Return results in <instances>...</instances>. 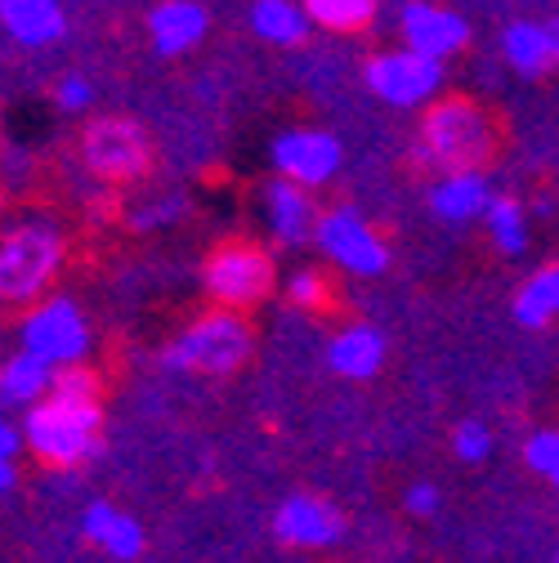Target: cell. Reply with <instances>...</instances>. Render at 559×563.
<instances>
[{
    "mask_svg": "<svg viewBox=\"0 0 559 563\" xmlns=\"http://www.w3.org/2000/svg\"><path fill=\"white\" fill-rule=\"evenodd\" d=\"M251 354V327L238 313H211L193 322L171 349H166V367L175 372H233Z\"/></svg>",
    "mask_w": 559,
    "mask_h": 563,
    "instance_id": "3957f363",
    "label": "cell"
},
{
    "mask_svg": "<svg viewBox=\"0 0 559 563\" xmlns=\"http://www.w3.org/2000/svg\"><path fill=\"white\" fill-rule=\"evenodd\" d=\"M273 532L283 537L287 545H300V550H318V545H331L340 532H344V519L336 506H327L322 497H309V492H296L277 506L273 515Z\"/></svg>",
    "mask_w": 559,
    "mask_h": 563,
    "instance_id": "7c38bea8",
    "label": "cell"
},
{
    "mask_svg": "<svg viewBox=\"0 0 559 563\" xmlns=\"http://www.w3.org/2000/svg\"><path fill=\"white\" fill-rule=\"evenodd\" d=\"M555 563H559V559H555Z\"/></svg>",
    "mask_w": 559,
    "mask_h": 563,
    "instance_id": "d6a6232c",
    "label": "cell"
},
{
    "mask_svg": "<svg viewBox=\"0 0 559 563\" xmlns=\"http://www.w3.org/2000/svg\"><path fill=\"white\" fill-rule=\"evenodd\" d=\"M439 510V492L430 487V483H416L412 492H407V515H416V519H430Z\"/></svg>",
    "mask_w": 559,
    "mask_h": 563,
    "instance_id": "1f68e13d",
    "label": "cell"
},
{
    "mask_svg": "<svg viewBox=\"0 0 559 563\" xmlns=\"http://www.w3.org/2000/svg\"><path fill=\"white\" fill-rule=\"evenodd\" d=\"M99 545L112 554V559H121V563H130V559H139L144 554V528H139L130 515H112V523L103 528V537H99Z\"/></svg>",
    "mask_w": 559,
    "mask_h": 563,
    "instance_id": "cb8c5ba5",
    "label": "cell"
},
{
    "mask_svg": "<svg viewBox=\"0 0 559 563\" xmlns=\"http://www.w3.org/2000/svg\"><path fill=\"white\" fill-rule=\"evenodd\" d=\"M314 238H318V246L327 251V260H336V264L349 268V273L376 277V273H385V264H390L385 242L372 233V224L359 216V210H349V206L327 210V216L314 224Z\"/></svg>",
    "mask_w": 559,
    "mask_h": 563,
    "instance_id": "8992f818",
    "label": "cell"
},
{
    "mask_svg": "<svg viewBox=\"0 0 559 563\" xmlns=\"http://www.w3.org/2000/svg\"><path fill=\"white\" fill-rule=\"evenodd\" d=\"M502 45H506V58L515 63V73H524V77L550 73V67L559 63V19H550V23H511Z\"/></svg>",
    "mask_w": 559,
    "mask_h": 563,
    "instance_id": "5bb4252c",
    "label": "cell"
},
{
    "mask_svg": "<svg viewBox=\"0 0 559 563\" xmlns=\"http://www.w3.org/2000/svg\"><path fill=\"white\" fill-rule=\"evenodd\" d=\"M524 461H528L550 487H559V430H541V434H533L528 448H524Z\"/></svg>",
    "mask_w": 559,
    "mask_h": 563,
    "instance_id": "d4e9b609",
    "label": "cell"
},
{
    "mask_svg": "<svg viewBox=\"0 0 559 563\" xmlns=\"http://www.w3.org/2000/svg\"><path fill=\"white\" fill-rule=\"evenodd\" d=\"M86 103H90V81H86V77H63V81H58V108L81 112Z\"/></svg>",
    "mask_w": 559,
    "mask_h": 563,
    "instance_id": "4dcf8cb0",
    "label": "cell"
},
{
    "mask_svg": "<svg viewBox=\"0 0 559 563\" xmlns=\"http://www.w3.org/2000/svg\"><path fill=\"white\" fill-rule=\"evenodd\" d=\"M99 407L95 402H77V398H41L28 420H23V439L32 443V452L50 465H81L99 452Z\"/></svg>",
    "mask_w": 559,
    "mask_h": 563,
    "instance_id": "6da1fadb",
    "label": "cell"
},
{
    "mask_svg": "<svg viewBox=\"0 0 559 563\" xmlns=\"http://www.w3.org/2000/svg\"><path fill=\"white\" fill-rule=\"evenodd\" d=\"M273 282V264L255 246H224L211 264H206V291H211L224 309L255 305Z\"/></svg>",
    "mask_w": 559,
    "mask_h": 563,
    "instance_id": "ba28073f",
    "label": "cell"
},
{
    "mask_svg": "<svg viewBox=\"0 0 559 563\" xmlns=\"http://www.w3.org/2000/svg\"><path fill=\"white\" fill-rule=\"evenodd\" d=\"M28 439H23V430H14L10 420H0V492H10L14 487V478H19V470H14V456H19V448H23Z\"/></svg>",
    "mask_w": 559,
    "mask_h": 563,
    "instance_id": "4316f807",
    "label": "cell"
},
{
    "mask_svg": "<svg viewBox=\"0 0 559 563\" xmlns=\"http://www.w3.org/2000/svg\"><path fill=\"white\" fill-rule=\"evenodd\" d=\"M287 296H292V305L314 309V305L322 300V277H318V273H296L292 287H287Z\"/></svg>",
    "mask_w": 559,
    "mask_h": 563,
    "instance_id": "f546056e",
    "label": "cell"
},
{
    "mask_svg": "<svg viewBox=\"0 0 559 563\" xmlns=\"http://www.w3.org/2000/svg\"><path fill=\"white\" fill-rule=\"evenodd\" d=\"M555 313H559V264L537 268V273L524 282V291L515 296V322L528 327V331L546 327Z\"/></svg>",
    "mask_w": 559,
    "mask_h": 563,
    "instance_id": "ffe728a7",
    "label": "cell"
},
{
    "mask_svg": "<svg viewBox=\"0 0 559 563\" xmlns=\"http://www.w3.org/2000/svg\"><path fill=\"white\" fill-rule=\"evenodd\" d=\"M368 86L385 103L412 108L443 86V63L426 58V54H412V49H394V54H381L368 63Z\"/></svg>",
    "mask_w": 559,
    "mask_h": 563,
    "instance_id": "52a82bcc",
    "label": "cell"
},
{
    "mask_svg": "<svg viewBox=\"0 0 559 563\" xmlns=\"http://www.w3.org/2000/svg\"><path fill=\"white\" fill-rule=\"evenodd\" d=\"M251 27L273 45H296L309 32V14H305V5H296V0H255Z\"/></svg>",
    "mask_w": 559,
    "mask_h": 563,
    "instance_id": "44dd1931",
    "label": "cell"
},
{
    "mask_svg": "<svg viewBox=\"0 0 559 563\" xmlns=\"http://www.w3.org/2000/svg\"><path fill=\"white\" fill-rule=\"evenodd\" d=\"M493 144L487 134V117L465 103V99H448L426 117V157L452 166V170H474Z\"/></svg>",
    "mask_w": 559,
    "mask_h": 563,
    "instance_id": "277c9868",
    "label": "cell"
},
{
    "mask_svg": "<svg viewBox=\"0 0 559 563\" xmlns=\"http://www.w3.org/2000/svg\"><path fill=\"white\" fill-rule=\"evenodd\" d=\"M398 27H403V41H407L412 54H426V58H439V63L470 41V27H465L461 14L426 5V0H412V5H403Z\"/></svg>",
    "mask_w": 559,
    "mask_h": 563,
    "instance_id": "8fae6325",
    "label": "cell"
},
{
    "mask_svg": "<svg viewBox=\"0 0 559 563\" xmlns=\"http://www.w3.org/2000/svg\"><path fill=\"white\" fill-rule=\"evenodd\" d=\"M452 452L461 456V461H483L487 452H493V434H487L483 426H479V420H461V426H457V434H452Z\"/></svg>",
    "mask_w": 559,
    "mask_h": 563,
    "instance_id": "484cf974",
    "label": "cell"
},
{
    "mask_svg": "<svg viewBox=\"0 0 559 563\" xmlns=\"http://www.w3.org/2000/svg\"><path fill=\"white\" fill-rule=\"evenodd\" d=\"M0 23L23 45H50L63 36L58 0H0Z\"/></svg>",
    "mask_w": 559,
    "mask_h": 563,
    "instance_id": "e0dca14e",
    "label": "cell"
},
{
    "mask_svg": "<svg viewBox=\"0 0 559 563\" xmlns=\"http://www.w3.org/2000/svg\"><path fill=\"white\" fill-rule=\"evenodd\" d=\"M340 144L336 134L327 130H287L277 134L273 144V166L283 170V179L300 184V188H314V184H327L336 170H340Z\"/></svg>",
    "mask_w": 559,
    "mask_h": 563,
    "instance_id": "9c48e42d",
    "label": "cell"
},
{
    "mask_svg": "<svg viewBox=\"0 0 559 563\" xmlns=\"http://www.w3.org/2000/svg\"><path fill=\"white\" fill-rule=\"evenodd\" d=\"M264 201H268V224H273V233L283 238L287 246H296V242H305V238L314 233L318 220H314V206H309V197H305L300 184L277 179V184H268Z\"/></svg>",
    "mask_w": 559,
    "mask_h": 563,
    "instance_id": "ac0fdd59",
    "label": "cell"
},
{
    "mask_svg": "<svg viewBox=\"0 0 559 563\" xmlns=\"http://www.w3.org/2000/svg\"><path fill=\"white\" fill-rule=\"evenodd\" d=\"M23 349L50 367H77L90 349V327L86 313L73 300H50L23 322Z\"/></svg>",
    "mask_w": 559,
    "mask_h": 563,
    "instance_id": "5b68a950",
    "label": "cell"
},
{
    "mask_svg": "<svg viewBox=\"0 0 559 563\" xmlns=\"http://www.w3.org/2000/svg\"><path fill=\"white\" fill-rule=\"evenodd\" d=\"M63 242L50 224H19L0 238V300L23 305L54 277Z\"/></svg>",
    "mask_w": 559,
    "mask_h": 563,
    "instance_id": "7a4b0ae2",
    "label": "cell"
},
{
    "mask_svg": "<svg viewBox=\"0 0 559 563\" xmlns=\"http://www.w3.org/2000/svg\"><path fill=\"white\" fill-rule=\"evenodd\" d=\"M86 162L108 179H134L149 166V139L134 121H95L86 134Z\"/></svg>",
    "mask_w": 559,
    "mask_h": 563,
    "instance_id": "30bf717a",
    "label": "cell"
},
{
    "mask_svg": "<svg viewBox=\"0 0 559 563\" xmlns=\"http://www.w3.org/2000/svg\"><path fill=\"white\" fill-rule=\"evenodd\" d=\"M179 210H184V201H179V197H171V201H162V206L134 210V216H130V224H134V229H157V224H171V220L179 216Z\"/></svg>",
    "mask_w": 559,
    "mask_h": 563,
    "instance_id": "f1b7e54d",
    "label": "cell"
},
{
    "mask_svg": "<svg viewBox=\"0 0 559 563\" xmlns=\"http://www.w3.org/2000/svg\"><path fill=\"white\" fill-rule=\"evenodd\" d=\"M149 36L157 54H184L206 36V10L193 5V0H162L149 14Z\"/></svg>",
    "mask_w": 559,
    "mask_h": 563,
    "instance_id": "9a60e30c",
    "label": "cell"
},
{
    "mask_svg": "<svg viewBox=\"0 0 559 563\" xmlns=\"http://www.w3.org/2000/svg\"><path fill=\"white\" fill-rule=\"evenodd\" d=\"M54 376H58V367H50L45 358L19 349V354L6 367H0V398H6V402H32L36 407L41 398H50Z\"/></svg>",
    "mask_w": 559,
    "mask_h": 563,
    "instance_id": "d6986e66",
    "label": "cell"
},
{
    "mask_svg": "<svg viewBox=\"0 0 559 563\" xmlns=\"http://www.w3.org/2000/svg\"><path fill=\"white\" fill-rule=\"evenodd\" d=\"M50 394H58V398H77V402H95V376L81 372V367H63V372L54 376V389H50Z\"/></svg>",
    "mask_w": 559,
    "mask_h": 563,
    "instance_id": "83f0119b",
    "label": "cell"
},
{
    "mask_svg": "<svg viewBox=\"0 0 559 563\" xmlns=\"http://www.w3.org/2000/svg\"><path fill=\"white\" fill-rule=\"evenodd\" d=\"M487 220V233H493V242L506 251V255H519L524 242H528V229H524V210L511 201V197H493L483 210Z\"/></svg>",
    "mask_w": 559,
    "mask_h": 563,
    "instance_id": "603a6c76",
    "label": "cell"
},
{
    "mask_svg": "<svg viewBox=\"0 0 559 563\" xmlns=\"http://www.w3.org/2000/svg\"><path fill=\"white\" fill-rule=\"evenodd\" d=\"M327 363L336 376L349 380H372L385 363V335L376 327H344L331 344H327Z\"/></svg>",
    "mask_w": 559,
    "mask_h": 563,
    "instance_id": "4fadbf2b",
    "label": "cell"
},
{
    "mask_svg": "<svg viewBox=\"0 0 559 563\" xmlns=\"http://www.w3.org/2000/svg\"><path fill=\"white\" fill-rule=\"evenodd\" d=\"M487 201H493V192H487V179L474 175V170H452L448 179L435 184L430 192V206L435 216L448 220V224H465V220H479Z\"/></svg>",
    "mask_w": 559,
    "mask_h": 563,
    "instance_id": "2e32d148",
    "label": "cell"
},
{
    "mask_svg": "<svg viewBox=\"0 0 559 563\" xmlns=\"http://www.w3.org/2000/svg\"><path fill=\"white\" fill-rule=\"evenodd\" d=\"M305 14L309 23L331 27V32H359L372 23L376 0H305Z\"/></svg>",
    "mask_w": 559,
    "mask_h": 563,
    "instance_id": "7402d4cb",
    "label": "cell"
}]
</instances>
